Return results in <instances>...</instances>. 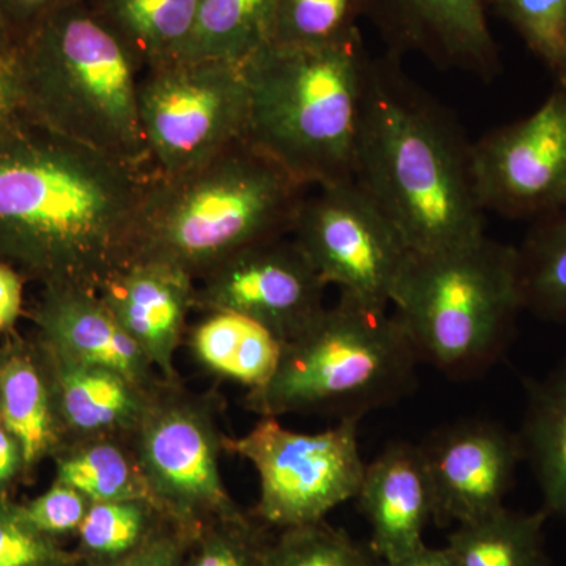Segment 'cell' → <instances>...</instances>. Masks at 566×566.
Returning <instances> with one entry per match:
<instances>
[{
  "mask_svg": "<svg viewBox=\"0 0 566 566\" xmlns=\"http://www.w3.org/2000/svg\"><path fill=\"white\" fill-rule=\"evenodd\" d=\"M80 562L76 551L40 534L20 502L0 497V566H77Z\"/></svg>",
  "mask_w": 566,
  "mask_h": 566,
  "instance_id": "obj_33",
  "label": "cell"
},
{
  "mask_svg": "<svg viewBox=\"0 0 566 566\" xmlns=\"http://www.w3.org/2000/svg\"><path fill=\"white\" fill-rule=\"evenodd\" d=\"M196 283V312L243 315L282 344L304 333L326 308L327 285L292 234L233 253Z\"/></svg>",
  "mask_w": 566,
  "mask_h": 566,
  "instance_id": "obj_13",
  "label": "cell"
},
{
  "mask_svg": "<svg viewBox=\"0 0 566 566\" xmlns=\"http://www.w3.org/2000/svg\"><path fill=\"white\" fill-rule=\"evenodd\" d=\"M516 253L524 311L566 326V203L532 221Z\"/></svg>",
  "mask_w": 566,
  "mask_h": 566,
  "instance_id": "obj_27",
  "label": "cell"
},
{
  "mask_svg": "<svg viewBox=\"0 0 566 566\" xmlns=\"http://www.w3.org/2000/svg\"><path fill=\"white\" fill-rule=\"evenodd\" d=\"M199 0H87L93 13L126 44L142 69L185 59Z\"/></svg>",
  "mask_w": 566,
  "mask_h": 566,
  "instance_id": "obj_23",
  "label": "cell"
},
{
  "mask_svg": "<svg viewBox=\"0 0 566 566\" xmlns=\"http://www.w3.org/2000/svg\"><path fill=\"white\" fill-rule=\"evenodd\" d=\"M547 513L495 510L490 515L460 524L447 547L461 566H553L546 553Z\"/></svg>",
  "mask_w": 566,
  "mask_h": 566,
  "instance_id": "obj_24",
  "label": "cell"
},
{
  "mask_svg": "<svg viewBox=\"0 0 566 566\" xmlns=\"http://www.w3.org/2000/svg\"><path fill=\"white\" fill-rule=\"evenodd\" d=\"M401 61L389 51L368 61L354 181L386 212L409 251L460 248L485 234L472 144Z\"/></svg>",
  "mask_w": 566,
  "mask_h": 566,
  "instance_id": "obj_2",
  "label": "cell"
},
{
  "mask_svg": "<svg viewBox=\"0 0 566 566\" xmlns=\"http://www.w3.org/2000/svg\"><path fill=\"white\" fill-rule=\"evenodd\" d=\"M14 46L29 118L150 170L139 114L144 69L87 2L44 18Z\"/></svg>",
  "mask_w": 566,
  "mask_h": 566,
  "instance_id": "obj_4",
  "label": "cell"
},
{
  "mask_svg": "<svg viewBox=\"0 0 566 566\" xmlns=\"http://www.w3.org/2000/svg\"><path fill=\"white\" fill-rule=\"evenodd\" d=\"M363 0H277L270 44L290 50H327L363 39Z\"/></svg>",
  "mask_w": 566,
  "mask_h": 566,
  "instance_id": "obj_29",
  "label": "cell"
},
{
  "mask_svg": "<svg viewBox=\"0 0 566 566\" xmlns=\"http://www.w3.org/2000/svg\"><path fill=\"white\" fill-rule=\"evenodd\" d=\"M359 422L338 420L319 433H300L260 417L252 430L226 439V452L255 468L260 497L253 517L275 531L319 523L356 499L365 471Z\"/></svg>",
  "mask_w": 566,
  "mask_h": 566,
  "instance_id": "obj_9",
  "label": "cell"
},
{
  "mask_svg": "<svg viewBox=\"0 0 566 566\" xmlns=\"http://www.w3.org/2000/svg\"><path fill=\"white\" fill-rule=\"evenodd\" d=\"M200 315L185 338L197 367L248 390L266 385L281 360V338L262 324L232 312Z\"/></svg>",
  "mask_w": 566,
  "mask_h": 566,
  "instance_id": "obj_21",
  "label": "cell"
},
{
  "mask_svg": "<svg viewBox=\"0 0 566 566\" xmlns=\"http://www.w3.org/2000/svg\"><path fill=\"white\" fill-rule=\"evenodd\" d=\"M356 499L370 524L375 557L394 562L422 547L424 527L433 521L434 501L419 444H387L365 464Z\"/></svg>",
  "mask_w": 566,
  "mask_h": 566,
  "instance_id": "obj_18",
  "label": "cell"
},
{
  "mask_svg": "<svg viewBox=\"0 0 566 566\" xmlns=\"http://www.w3.org/2000/svg\"><path fill=\"white\" fill-rule=\"evenodd\" d=\"M259 566H379L342 528L326 520L283 528L264 546Z\"/></svg>",
  "mask_w": 566,
  "mask_h": 566,
  "instance_id": "obj_30",
  "label": "cell"
},
{
  "mask_svg": "<svg viewBox=\"0 0 566 566\" xmlns=\"http://www.w3.org/2000/svg\"><path fill=\"white\" fill-rule=\"evenodd\" d=\"M84 2L87 0H0V10L9 22L14 43H17V40L44 18L51 17L55 11Z\"/></svg>",
  "mask_w": 566,
  "mask_h": 566,
  "instance_id": "obj_36",
  "label": "cell"
},
{
  "mask_svg": "<svg viewBox=\"0 0 566 566\" xmlns=\"http://www.w3.org/2000/svg\"><path fill=\"white\" fill-rule=\"evenodd\" d=\"M14 36L10 31L9 22L3 17L2 10H0V52L13 50Z\"/></svg>",
  "mask_w": 566,
  "mask_h": 566,
  "instance_id": "obj_41",
  "label": "cell"
},
{
  "mask_svg": "<svg viewBox=\"0 0 566 566\" xmlns=\"http://www.w3.org/2000/svg\"><path fill=\"white\" fill-rule=\"evenodd\" d=\"M379 566H461L455 554L449 547L433 549L423 545L408 556L394 562H382Z\"/></svg>",
  "mask_w": 566,
  "mask_h": 566,
  "instance_id": "obj_40",
  "label": "cell"
},
{
  "mask_svg": "<svg viewBox=\"0 0 566 566\" xmlns=\"http://www.w3.org/2000/svg\"><path fill=\"white\" fill-rule=\"evenodd\" d=\"M524 457L543 495V510L566 521V356L543 378L524 379Z\"/></svg>",
  "mask_w": 566,
  "mask_h": 566,
  "instance_id": "obj_22",
  "label": "cell"
},
{
  "mask_svg": "<svg viewBox=\"0 0 566 566\" xmlns=\"http://www.w3.org/2000/svg\"><path fill=\"white\" fill-rule=\"evenodd\" d=\"M0 422H2V398H0Z\"/></svg>",
  "mask_w": 566,
  "mask_h": 566,
  "instance_id": "obj_42",
  "label": "cell"
},
{
  "mask_svg": "<svg viewBox=\"0 0 566 566\" xmlns=\"http://www.w3.org/2000/svg\"><path fill=\"white\" fill-rule=\"evenodd\" d=\"M509 22L528 51L566 84V0H486Z\"/></svg>",
  "mask_w": 566,
  "mask_h": 566,
  "instance_id": "obj_31",
  "label": "cell"
},
{
  "mask_svg": "<svg viewBox=\"0 0 566 566\" xmlns=\"http://www.w3.org/2000/svg\"><path fill=\"white\" fill-rule=\"evenodd\" d=\"M292 238L326 285L374 307H389L411 255L394 222L354 180L305 197Z\"/></svg>",
  "mask_w": 566,
  "mask_h": 566,
  "instance_id": "obj_11",
  "label": "cell"
},
{
  "mask_svg": "<svg viewBox=\"0 0 566 566\" xmlns=\"http://www.w3.org/2000/svg\"><path fill=\"white\" fill-rule=\"evenodd\" d=\"M219 398L161 381L150 395L129 442L148 497L167 520L196 534L214 521L244 520L221 472L226 439Z\"/></svg>",
  "mask_w": 566,
  "mask_h": 566,
  "instance_id": "obj_8",
  "label": "cell"
},
{
  "mask_svg": "<svg viewBox=\"0 0 566 566\" xmlns=\"http://www.w3.org/2000/svg\"><path fill=\"white\" fill-rule=\"evenodd\" d=\"M307 189L244 139L186 172L151 175L125 262L167 264L197 282L249 245L290 237Z\"/></svg>",
  "mask_w": 566,
  "mask_h": 566,
  "instance_id": "obj_3",
  "label": "cell"
},
{
  "mask_svg": "<svg viewBox=\"0 0 566 566\" xmlns=\"http://www.w3.org/2000/svg\"><path fill=\"white\" fill-rule=\"evenodd\" d=\"M363 7L394 54H420L485 82L501 73L486 0H363Z\"/></svg>",
  "mask_w": 566,
  "mask_h": 566,
  "instance_id": "obj_15",
  "label": "cell"
},
{
  "mask_svg": "<svg viewBox=\"0 0 566 566\" xmlns=\"http://www.w3.org/2000/svg\"><path fill=\"white\" fill-rule=\"evenodd\" d=\"M24 277L10 264L0 262V335L17 331V324L24 315Z\"/></svg>",
  "mask_w": 566,
  "mask_h": 566,
  "instance_id": "obj_37",
  "label": "cell"
},
{
  "mask_svg": "<svg viewBox=\"0 0 566 566\" xmlns=\"http://www.w3.org/2000/svg\"><path fill=\"white\" fill-rule=\"evenodd\" d=\"M170 520L150 499L95 502L77 532L76 554L81 560L107 564L139 549Z\"/></svg>",
  "mask_w": 566,
  "mask_h": 566,
  "instance_id": "obj_28",
  "label": "cell"
},
{
  "mask_svg": "<svg viewBox=\"0 0 566 566\" xmlns=\"http://www.w3.org/2000/svg\"><path fill=\"white\" fill-rule=\"evenodd\" d=\"M266 528L251 515L205 524L192 535L182 566H259L271 538Z\"/></svg>",
  "mask_w": 566,
  "mask_h": 566,
  "instance_id": "obj_32",
  "label": "cell"
},
{
  "mask_svg": "<svg viewBox=\"0 0 566 566\" xmlns=\"http://www.w3.org/2000/svg\"><path fill=\"white\" fill-rule=\"evenodd\" d=\"M21 506L29 523L40 534L62 542L66 536L77 535L92 501L73 486L52 480L51 486L43 494Z\"/></svg>",
  "mask_w": 566,
  "mask_h": 566,
  "instance_id": "obj_34",
  "label": "cell"
},
{
  "mask_svg": "<svg viewBox=\"0 0 566 566\" xmlns=\"http://www.w3.org/2000/svg\"><path fill=\"white\" fill-rule=\"evenodd\" d=\"M25 480L28 471L20 442L0 422V497H11L18 483Z\"/></svg>",
  "mask_w": 566,
  "mask_h": 566,
  "instance_id": "obj_39",
  "label": "cell"
},
{
  "mask_svg": "<svg viewBox=\"0 0 566 566\" xmlns=\"http://www.w3.org/2000/svg\"><path fill=\"white\" fill-rule=\"evenodd\" d=\"M419 364L387 307L340 294L304 333L283 344L274 375L248 390L243 405L259 417L324 415L360 422L415 392Z\"/></svg>",
  "mask_w": 566,
  "mask_h": 566,
  "instance_id": "obj_6",
  "label": "cell"
},
{
  "mask_svg": "<svg viewBox=\"0 0 566 566\" xmlns=\"http://www.w3.org/2000/svg\"><path fill=\"white\" fill-rule=\"evenodd\" d=\"M192 535L193 532L186 531L170 521L150 542L120 560L107 564L81 560L77 566H182Z\"/></svg>",
  "mask_w": 566,
  "mask_h": 566,
  "instance_id": "obj_35",
  "label": "cell"
},
{
  "mask_svg": "<svg viewBox=\"0 0 566 566\" xmlns=\"http://www.w3.org/2000/svg\"><path fill=\"white\" fill-rule=\"evenodd\" d=\"M29 318L35 326L33 337L81 363L109 368L145 389L163 381L98 292L76 285L41 286Z\"/></svg>",
  "mask_w": 566,
  "mask_h": 566,
  "instance_id": "obj_17",
  "label": "cell"
},
{
  "mask_svg": "<svg viewBox=\"0 0 566 566\" xmlns=\"http://www.w3.org/2000/svg\"><path fill=\"white\" fill-rule=\"evenodd\" d=\"M150 177L22 114L0 129V262L98 292L125 263Z\"/></svg>",
  "mask_w": 566,
  "mask_h": 566,
  "instance_id": "obj_1",
  "label": "cell"
},
{
  "mask_svg": "<svg viewBox=\"0 0 566 566\" xmlns=\"http://www.w3.org/2000/svg\"><path fill=\"white\" fill-rule=\"evenodd\" d=\"M277 0H199L182 61L248 62L270 44Z\"/></svg>",
  "mask_w": 566,
  "mask_h": 566,
  "instance_id": "obj_26",
  "label": "cell"
},
{
  "mask_svg": "<svg viewBox=\"0 0 566 566\" xmlns=\"http://www.w3.org/2000/svg\"><path fill=\"white\" fill-rule=\"evenodd\" d=\"M54 480L95 502L148 497L129 438L96 436L71 439L52 458Z\"/></svg>",
  "mask_w": 566,
  "mask_h": 566,
  "instance_id": "obj_25",
  "label": "cell"
},
{
  "mask_svg": "<svg viewBox=\"0 0 566 566\" xmlns=\"http://www.w3.org/2000/svg\"><path fill=\"white\" fill-rule=\"evenodd\" d=\"M433 490L436 526H457L502 509L526 461L520 433L488 419L442 424L419 444Z\"/></svg>",
  "mask_w": 566,
  "mask_h": 566,
  "instance_id": "obj_14",
  "label": "cell"
},
{
  "mask_svg": "<svg viewBox=\"0 0 566 566\" xmlns=\"http://www.w3.org/2000/svg\"><path fill=\"white\" fill-rule=\"evenodd\" d=\"M0 342L2 423L20 442L28 480L65 444L50 379L33 344L17 331Z\"/></svg>",
  "mask_w": 566,
  "mask_h": 566,
  "instance_id": "obj_20",
  "label": "cell"
},
{
  "mask_svg": "<svg viewBox=\"0 0 566 566\" xmlns=\"http://www.w3.org/2000/svg\"><path fill=\"white\" fill-rule=\"evenodd\" d=\"M390 305L420 363L450 379L479 378L504 357L524 311L516 248L483 234L442 252H411Z\"/></svg>",
  "mask_w": 566,
  "mask_h": 566,
  "instance_id": "obj_7",
  "label": "cell"
},
{
  "mask_svg": "<svg viewBox=\"0 0 566 566\" xmlns=\"http://www.w3.org/2000/svg\"><path fill=\"white\" fill-rule=\"evenodd\" d=\"M248 109L241 63L200 59L145 70L139 114L151 175L186 172L244 139Z\"/></svg>",
  "mask_w": 566,
  "mask_h": 566,
  "instance_id": "obj_10",
  "label": "cell"
},
{
  "mask_svg": "<svg viewBox=\"0 0 566 566\" xmlns=\"http://www.w3.org/2000/svg\"><path fill=\"white\" fill-rule=\"evenodd\" d=\"M368 61L363 39L327 50L266 44L243 63L244 140L307 188L353 181Z\"/></svg>",
  "mask_w": 566,
  "mask_h": 566,
  "instance_id": "obj_5",
  "label": "cell"
},
{
  "mask_svg": "<svg viewBox=\"0 0 566 566\" xmlns=\"http://www.w3.org/2000/svg\"><path fill=\"white\" fill-rule=\"evenodd\" d=\"M472 174L483 210L535 219L566 203V84L526 118L472 144Z\"/></svg>",
  "mask_w": 566,
  "mask_h": 566,
  "instance_id": "obj_12",
  "label": "cell"
},
{
  "mask_svg": "<svg viewBox=\"0 0 566 566\" xmlns=\"http://www.w3.org/2000/svg\"><path fill=\"white\" fill-rule=\"evenodd\" d=\"M32 338L50 379L65 442L96 436L132 438L158 386L145 389L117 371L81 363Z\"/></svg>",
  "mask_w": 566,
  "mask_h": 566,
  "instance_id": "obj_19",
  "label": "cell"
},
{
  "mask_svg": "<svg viewBox=\"0 0 566 566\" xmlns=\"http://www.w3.org/2000/svg\"><path fill=\"white\" fill-rule=\"evenodd\" d=\"M24 114L17 46L0 52V129L18 120Z\"/></svg>",
  "mask_w": 566,
  "mask_h": 566,
  "instance_id": "obj_38",
  "label": "cell"
},
{
  "mask_svg": "<svg viewBox=\"0 0 566 566\" xmlns=\"http://www.w3.org/2000/svg\"><path fill=\"white\" fill-rule=\"evenodd\" d=\"M197 283L177 268L132 260L102 283L99 297L164 381H178V349L196 312Z\"/></svg>",
  "mask_w": 566,
  "mask_h": 566,
  "instance_id": "obj_16",
  "label": "cell"
}]
</instances>
